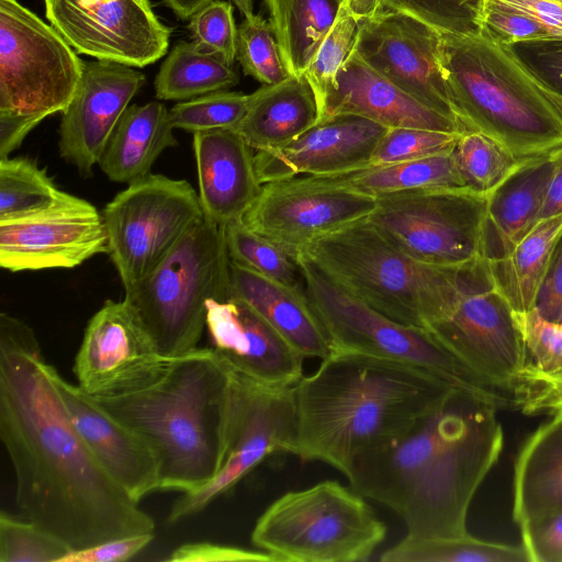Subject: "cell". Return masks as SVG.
Here are the masks:
<instances>
[{
    "instance_id": "1",
    "label": "cell",
    "mask_w": 562,
    "mask_h": 562,
    "mask_svg": "<svg viewBox=\"0 0 562 562\" xmlns=\"http://www.w3.org/2000/svg\"><path fill=\"white\" fill-rule=\"evenodd\" d=\"M33 329L0 314V438L22 516L71 550L144 532L154 519L103 469L75 427Z\"/></svg>"
},
{
    "instance_id": "2",
    "label": "cell",
    "mask_w": 562,
    "mask_h": 562,
    "mask_svg": "<svg viewBox=\"0 0 562 562\" xmlns=\"http://www.w3.org/2000/svg\"><path fill=\"white\" fill-rule=\"evenodd\" d=\"M497 411L451 390L402 435L358 458L349 486L398 515L409 536L469 533L470 505L504 446Z\"/></svg>"
},
{
    "instance_id": "3",
    "label": "cell",
    "mask_w": 562,
    "mask_h": 562,
    "mask_svg": "<svg viewBox=\"0 0 562 562\" xmlns=\"http://www.w3.org/2000/svg\"><path fill=\"white\" fill-rule=\"evenodd\" d=\"M453 389L420 368L333 351L295 385L292 454L347 477L358 458L402 435Z\"/></svg>"
},
{
    "instance_id": "4",
    "label": "cell",
    "mask_w": 562,
    "mask_h": 562,
    "mask_svg": "<svg viewBox=\"0 0 562 562\" xmlns=\"http://www.w3.org/2000/svg\"><path fill=\"white\" fill-rule=\"evenodd\" d=\"M232 374L211 347H198L88 395L153 448L160 490L190 493L209 484L222 465Z\"/></svg>"
},
{
    "instance_id": "5",
    "label": "cell",
    "mask_w": 562,
    "mask_h": 562,
    "mask_svg": "<svg viewBox=\"0 0 562 562\" xmlns=\"http://www.w3.org/2000/svg\"><path fill=\"white\" fill-rule=\"evenodd\" d=\"M439 64L467 131L494 137L526 161L562 151V122L509 46L482 29L441 33Z\"/></svg>"
},
{
    "instance_id": "6",
    "label": "cell",
    "mask_w": 562,
    "mask_h": 562,
    "mask_svg": "<svg viewBox=\"0 0 562 562\" xmlns=\"http://www.w3.org/2000/svg\"><path fill=\"white\" fill-rule=\"evenodd\" d=\"M299 251L362 303L395 322L424 329L450 310L476 267L449 269L417 261L394 247L367 218Z\"/></svg>"
},
{
    "instance_id": "7",
    "label": "cell",
    "mask_w": 562,
    "mask_h": 562,
    "mask_svg": "<svg viewBox=\"0 0 562 562\" xmlns=\"http://www.w3.org/2000/svg\"><path fill=\"white\" fill-rule=\"evenodd\" d=\"M224 226L202 218L144 278L124 288V303L165 358L198 348L206 302L228 297Z\"/></svg>"
},
{
    "instance_id": "8",
    "label": "cell",
    "mask_w": 562,
    "mask_h": 562,
    "mask_svg": "<svg viewBox=\"0 0 562 562\" xmlns=\"http://www.w3.org/2000/svg\"><path fill=\"white\" fill-rule=\"evenodd\" d=\"M85 64L53 25L18 0H0V158L64 112Z\"/></svg>"
},
{
    "instance_id": "9",
    "label": "cell",
    "mask_w": 562,
    "mask_h": 562,
    "mask_svg": "<svg viewBox=\"0 0 562 562\" xmlns=\"http://www.w3.org/2000/svg\"><path fill=\"white\" fill-rule=\"evenodd\" d=\"M386 530L364 496L326 480L273 501L258 517L250 540L274 562H364Z\"/></svg>"
},
{
    "instance_id": "10",
    "label": "cell",
    "mask_w": 562,
    "mask_h": 562,
    "mask_svg": "<svg viewBox=\"0 0 562 562\" xmlns=\"http://www.w3.org/2000/svg\"><path fill=\"white\" fill-rule=\"evenodd\" d=\"M296 258L305 278L306 295L333 351L356 352L420 368L498 409L513 408L510 394L480 379L427 329L401 324L379 313L340 288L304 252L297 251Z\"/></svg>"
},
{
    "instance_id": "11",
    "label": "cell",
    "mask_w": 562,
    "mask_h": 562,
    "mask_svg": "<svg viewBox=\"0 0 562 562\" xmlns=\"http://www.w3.org/2000/svg\"><path fill=\"white\" fill-rule=\"evenodd\" d=\"M376 200L368 222L407 256L449 269H469L484 261L486 199L470 190L428 188Z\"/></svg>"
},
{
    "instance_id": "12",
    "label": "cell",
    "mask_w": 562,
    "mask_h": 562,
    "mask_svg": "<svg viewBox=\"0 0 562 562\" xmlns=\"http://www.w3.org/2000/svg\"><path fill=\"white\" fill-rule=\"evenodd\" d=\"M102 217L106 254L127 288L149 273L204 216L188 181L149 173L117 193Z\"/></svg>"
},
{
    "instance_id": "13",
    "label": "cell",
    "mask_w": 562,
    "mask_h": 562,
    "mask_svg": "<svg viewBox=\"0 0 562 562\" xmlns=\"http://www.w3.org/2000/svg\"><path fill=\"white\" fill-rule=\"evenodd\" d=\"M295 385H266L233 370L220 471L202 488L182 493L170 509L169 524L202 512L269 454L293 452L297 423Z\"/></svg>"
},
{
    "instance_id": "14",
    "label": "cell",
    "mask_w": 562,
    "mask_h": 562,
    "mask_svg": "<svg viewBox=\"0 0 562 562\" xmlns=\"http://www.w3.org/2000/svg\"><path fill=\"white\" fill-rule=\"evenodd\" d=\"M427 330L480 379L512 396L528 356L513 311L491 282L484 261L472 269L450 310Z\"/></svg>"
},
{
    "instance_id": "15",
    "label": "cell",
    "mask_w": 562,
    "mask_h": 562,
    "mask_svg": "<svg viewBox=\"0 0 562 562\" xmlns=\"http://www.w3.org/2000/svg\"><path fill=\"white\" fill-rule=\"evenodd\" d=\"M376 203L375 196L302 176L263 183L241 222L296 255L313 240L367 218Z\"/></svg>"
},
{
    "instance_id": "16",
    "label": "cell",
    "mask_w": 562,
    "mask_h": 562,
    "mask_svg": "<svg viewBox=\"0 0 562 562\" xmlns=\"http://www.w3.org/2000/svg\"><path fill=\"white\" fill-rule=\"evenodd\" d=\"M45 14L79 54L143 68L168 49L171 29L149 0H44Z\"/></svg>"
},
{
    "instance_id": "17",
    "label": "cell",
    "mask_w": 562,
    "mask_h": 562,
    "mask_svg": "<svg viewBox=\"0 0 562 562\" xmlns=\"http://www.w3.org/2000/svg\"><path fill=\"white\" fill-rule=\"evenodd\" d=\"M440 38L439 31L416 18L379 9L359 22L353 52L417 102L464 128L441 74Z\"/></svg>"
},
{
    "instance_id": "18",
    "label": "cell",
    "mask_w": 562,
    "mask_h": 562,
    "mask_svg": "<svg viewBox=\"0 0 562 562\" xmlns=\"http://www.w3.org/2000/svg\"><path fill=\"white\" fill-rule=\"evenodd\" d=\"M106 250L102 213L65 191L47 209L0 222V266L11 272L70 269Z\"/></svg>"
},
{
    "instance_id": "19",
    "label": "cell",
    "mask_w": 562,
    "mask_h": 562,
    "mask_svg": "<svg viewBox=\"0 0 562 562\" xmlns=\"http://www.w3.org/2000/svg\"><path fill=\"white\" fill-rule=\"evenodd\" d=\"M144 82V74L135 67L99 59L85 64L58 131L60 157L83 178L92 176L94 165Z\"/></svg>"
},
{
    "instance_id": "20",
    "label": "cell",
    "mask_w": 562,
    "mask_h": 562,
    "mask_svg": "<svg viewBox=\"0 0 562 562\" xmlns=\"http://www.w3.org/2000/svg\"><path fill=\"white\" fill-rule=\"evenodd\" d=\"M389 127L355 114H336L286 145L256 151L261 184L295 177H327L367 167Z\"/></svg>"
},
{
    "instance_id": "21",
    "label": "cell",
    "mask_w": 562,
    "mask_h": 562,
    "mask_svg": "<svg viewBox=\"0 0 562 562\" xmlns=\"http://www.w3.org/2000/svg\"><path fill=\"white\" fill-rule=\"evenodd\" d=\"M211 347L232 370L271 386L295 385L305 357L238 297L206 302Z\"/></svg>"
},
{
    "instance_id": "22",
    "label": "cell",
    "mask_w": 562,
    "mask_h": 562,
    "mask_svg": "<svg viewBox=\"0 0 562 562\" xmlns=\"http://www.w3.org/2000/svg\"><path fill=\"white\" fill-rule=\"evenodd\" d=\"M67 412L108 474L137 503L160 490L158 459L148 442L56 371Z\"/></svg>"
},
{
    "instance_id": "23",
    "label": "cell",
    "mask_w": 562,
    "mask_h": 562,
    "mask_svg": "<svg viewBox=\"0 0 562 562\" xmlns=\"http://www.w3.org/2000/svg\"><path fill=\"white\" fill-rule=\"evenodd\" d=\"M161 358L124 301L108 300L86 326L72 372L79 387L94 394L135 378Z\"/></svg>"
},
{
    "instance_id": "24",
    "label": "cell",
    "mask_w": 562,
    "mask_h": 562,
    "mask_svg": "<svg viewBox=\"0 0 562 562\" xmlns=\"http://www.w3.org/2000/svg\"><path fill=\"white\" fill-rule=\"evenodd\" d=\"M318 110L319 120L336 114H355L389 128L465 132L456 121L429 110L391 83L355 52L339 68Z\"/></svg>"
},
{
    "instance_id": "25",
    "label": "cell",
    "mask_w": 562,
    "mask_h": 562,
    "mask_svg": "<svg viewBox=\"0 0 562 562\" xmlns=\"http://www.w3.org/2000/svg\"><path fill=\"white\" fill-rule=\"evenodd\" d=\"M203 216L221 226L241 220L258 195L252 148L236 128L193 134Z\"/></svg>"
},
{
    "instance_id": "26",
    "label": "cell",
    "mask_w": 562,
    "mask_h": 562,
    "mask_svg": "<svg viewBox=\"0 0 562 562\" xmlns=\"http://www.w3.org/2000/svg\"><path fill=\"white\" fill-rule=\"evenodd\" d=\"M231 296L249 304L305 358L323 360L333 352L328 335L306 293L229 260Z\"/></svg>"
},
{
    "instance_id": "27",
    "label": "cell",
    "mask_w": 562,
    "mask_h": 562,
    "mask_svg": "<svg viewBox=\"0 0 562 562\" xmlns=\"http://www.w3.org/2000/svg\"><path fill=\"white\" fill-rule=\"evenodd\" d=\"M562 510V419L539 425L522 442L513 472L512 517L520 530Z\"/></svg>"
},
{
    "instance_id": "28",
    "label": "cell",
    "mask_w": 562,
    "mask_h": 562,
    "mask_svg": "<svg viewBox=\"0 0 562 562\" xmlns=\"http://www.w3.org/2000/svg\"><path fill=\"white\" fill-rule=\"evenodd\" d=\"M318 120L316 95L307 78L290 76L249 94L236 130L254 150H270L294 140Z\"/></svg>"
},
{
    "instance_id": "29",
    "label": "cell",
    "mask_w": 562,
    "mask_h": 562,
    "mask_svg": "<svg viewBox=\"0 0 562 562\" xmlns=\"http://www.w3.org/2000/svg\"><path fill=\"white\" fill-rule=\"evenodd\" d=\"M553 157L521 167L485 201L484 260L508 252L538 222Z\"/></svg>"
},
{
    "instance_id": "30",
    "label": "cell",
    "mask_w": 562,
    "mask_h": 562,
    "mask_svg": "<svg viewBox=\"0 0 562 562\" xmlns=\"http://www.w3.org/2000/svg\"><path fill=\"white\" fill-rule=\"evenodd\" d=\"M169 110L159 101L132 104L124 112L99 160L113 182L132 183L150 173L158 157L176 147Z\"/></svg>"
},
{
    "instance_id": "31",
    "label": "cell",
    "mask_w": 562,
    "mask_h": 562,
    "mask_svg": "<svg viewBox=\"0 0 562 562\" xmlns=\"http://www.w3.org/2000/svg\"><path fill=\"white\" fill-rule=\"evenodd\" d=\"M561 238L562 213L538 222L502 257L484 260L491 282L513 312L536 307Z\"/></svg>"
},
{
    "instance_id": "32",
    "label": "cell",
    "mask_w": 562,
    "mask_h": 562,
    "mask_svg": "<svg viewBox=\"0 0 562 562\" xmlns=\"http://www.w3.org/2000/svg\"><path fill=\"white\" fill-rule=\"evenodd\" d=\"M346 0H265L283 61L303 76Z\"/></svg>"
},
{
    "instance_id": "33",
    "label": "cell",
    "mask_w": 562,
    "mask_h": 562,
    "mask_svg": "<svg viewBox=\"0 0 562 562\" xmlns=\"http://www.w3.org/2000/svg\"><path fill=\"white\" fill-rule=\"evenodd\" d=\"M315 178L375 198L428 188L472 191L464 182L452 151L416 160L367 166L340 175Z\"/></svg>"
},
{
    "instance_id": "34",
    "label": "cell",
    "mask_w": 562,
    "mask_h": 562,
    "mask_svg": "<svg viewBox=\"0 0 562 562\" xmlns=\"http://www.w3.org/2000/svg\"><path fill=\"white\" fill-rule=\"evenodd\" d=\"M238 81L233 65L200 50L194 42L182 41L161 64L154 87L158 100L186 101L227 90Z\"/></svg>"
},
{
    "instance_id": "35",
    "label": "cell",
    "mask_w": 562,
    "mask_h": 562,
    "mask_svg": "<svg viewBox=\"0 0 562 562\" xmlns=\"http://www.w3.org/2000/svg\"><path fill=\"white\" fill-rule=\"evenodd\" d=\"M383 562H529L525 547L460 537L420 538L406 535L383 551Z\"/></svg>"
},
{
    "instance_id": "36",
    "label": "cell",
    "mask_w": 562,
    "mask_h": 562,
    "mask_svg": "<svg viewBox=\"0 0 562 562\" xmlns=\"http://www.w3.org/2000/svg\"><path fill=\"white\" fill-rule=\"evenodd\" d=\"M452 153L467 186L484 199L521 167L532 162L517 157L494 137L474 130L459 135Z\"/></svg>"
},
{
    "instance_id": "37",
    "label": "cell",
    "mask_w": 562,
    "mask_h": 562,
    "mask_svg": "<svg viewBox=\"0 0 562 562\" xmlns=\"http://www.w3.org/2000/svg\"><path fill=\"white\" fill-rule=\"evenodd\" d=\"M229 260L288 288L306 293L296 255L250 231L241 220L224 226Z\"/></svg>"
},
{
    "instance_id": "38",
    "label": "cell",
    "mask_w": 562,
    "mask_h": 562,
    "mask_svg": "<svg viewBox=\"0 0 562 562\" xmlns=\"http://www.w3.org/2000/svg\"><path fill=\"white\" fill-rule=\"evenodd\" d=\"M63 193L45 169L29 158H0V222L49 207Z\"/></svg>"
},
{
    "instance_id": "39",
    "label": "cell",
    "mask_w": 562,
    "mask_h": 562,
    "mask_svg": "<svg viewBox=\"0 0 562 562\" xmlns=\"http://www.w3.org/2000/svg\"><path fill=\"white\" fill-rule=\"evenodd\" d=\"M245 75L262 85H274L290 77L270 22L254 15L237 27V52Z\"/></svg>"
},
{
    "instance_id": "40",
    "label": "cell",
    "mask_w": 562,
    "mask_h": 562,
    "mask_svg": "<svg viewBox=\"0 0 562 562\" xmlns=\"http://www.w3.org/2000/svg\"><path fill=\"white\" fill-rule=\"evenodd\" d=\"M249 94L236 91H215L190 100L179 101L169 110L173 128L189 133L218 128H236L246 114Z\"/></svg>"
},
{
    "instance_id": "41",
    "label": "cell",
    "mask_w": 562,
    "mask_h": 562,
    "mask_svg": "<svg viewBox=\"0 0 562 562\" xmlns=\"http://www.w3.org/2000/svg\"><path fill=\"white\" fill-rule=\"evenodd\" d=\"M71 551L63 540L29 519L0 514V562H60Z\"/></svg>"
},
{
    "instance_id": "42",
    "label": "cell",
    "mask_w": 562,
    "mask_h": 562,
    "mask_svg": "<svg viewBox=\"0 0 562 562\" xmlns=\"http://www.w3.org/2000/svg\"><path fill=\"white\" fill-rule=\"evenodd\" d=\"M379 9L416 18L440 33L472 34L481 30L484 0H378Z\"/></svg>"
},
{
    "instance_id": "43",
    "label": "cell",
    "mask_w": 562,
    "mask_h": 562,
    "mask_svg": "<svg viewBox=\"0 0 562 562\" xmlns=\"http://www.w3.org/2000/svg\"><path fill=\"white\" fill-rule=\"evenodd\" d=\"M460 134L415 127H391L381 138L368 166L416 160L452 151Z\"/></svg>"
},
{
    "instance_id": "44",
    "label": "cell",
    "mask_w": 562,
    "mask_h": 562,
    "mask_svg": "<svg viewBox=\"0 0 562 562\" xmlns=\"http://www.w3.org/2000/svg\"><path fill=\"white\" fill-rule=\"evenodd\" d=\"M196 47L234 65L237 52V26L229 1L214 0L198 11L189 22Z\"/></svg>"
},
{
    "instance_id": "45",
    "label": "cell",
    "mask_w": 562,
    "mask_h": 562,
    "mask_svg": "<svg viewBox=\"0 0 562 562\" xmlns=\"http://www.w3.org/2000/svg\"><path fill=\"white\" fill-rule=\"evenodd\" d=\"M528 363L540 371L562 369V323L543 317L536 308L513 312Z\"/></svg>"
},
{
    "instance_id": "46",
    "label": "cell",
    "mask_w": 562,
    "mask_h": 562,
    "mask_svg": "<svg viewBox=\"0 0 562 562\" xmlns=\"http://www.w3.org/2000/svg\"><path fill=\"white\" fill-rule=\"evenodd\" d=\"M513 409L562 419V369L540 371L529 363L512 389Z\"/></svg>"
},
{
    "instance_id": "47",
    "label": "cell",
    "mask_w": 562,
    "mask_h": 562,
    "mask_svg": "<svg viewBox=\"0 0 562 562\" xmlns=\"http://www.w3.org/2000/svg\"><path fill=\"white\" fill-rule=\"evenodd\" d=\"M481 29L507 46L525 41L554 40L531 16L497 0H484Z\"/></svg>"
},
{
    "instance_id": "48",
    "label": "cell",
    "mask_w": 562,
    "mask_h": 562,
    "mask_svg": "<svg viewBox=\"0 0 562 562\" xmlns=\"http://www.w3.org/2000/svg\"><path fill=\"white\" fill-rule=\"evenodd\" d=\"M509 48L535 80L562 95V40L525 41Z\"/></svg>"
},
{
    "instance_id": "49",
    "label": "cell",
    "mask_w": 562,
    "mask_h": 562,
    "mask_svg": "<svg viewBox=\"0 0 562 562\" xmlns=\"http://www.w3.org/2000/svg\"><path fill=\"white\" fill-rule=\"evenodd\" d=\"M519 531L529 562H562V510Z\"/></svg>"
},
{
    "instance_id": "50",
    "label": "cell",
    "mask_w": 562,
    "mask_h": 562,
    "mask_svg": "<svg viewBox=\"0 0 562 562\" xmlns=\"http://www.w3.org/2000/svg\"><path fill=\"white\" fill-rule=\"evenodd\" d=\"M155 538V532H144L113 538L101 543L75 549L60 562H122L127 561L145 549Z\"/></svg>"
},
{
    "instance_id": "51",
    "label": "cell",
    "mask_w": 562,
    "mask_h": 562,
    "mask_svg": "<svg viewBox=\"0 0 562 562\" xmlns=\"http://www.w3.org/2000/svg\"><path fill=\"white\" fill-rule=\"evenodd\" d=\"M166 561L171 562H274L263 551H252L238 547L212 542H190L176 548Z\"/></svg>"
},
{
    "instance_id": "52",
    "label": "cell",
    "mask_w": 562,
    "mask_h": 562,
    "mask_svg": "<svg viewBox=\"0 0 562 562\" xmlns=\"http://www.w3.org/2000/svg\"><path fill=\"white\" fill-rule=\"evenodd\" d=\"M535 308L543 317L553 321L562 308V238L555 249Z\"/></svg>"
},
{
    "instance_id": "53",
    "label": "cell",
    "mask_w": 562,
    "mask_h": 562,
    "mask_svg": "<svg viewBox=\"0 0 562 562\" xmlns=\"http://www.w3.org/2000/svg\"><path fill=\"white\" fill-rule=\"evenodd\" d=\"M539 22L554 40H562V3L554 0H497Z\"/></svg>"
},
{
    "instance_id": "54",
    "label": "cell",
    "mask_w": 562,
    "mask_h": 562,
    "mask_svg": "<svg viewBox=\"0 0 562 562\" xmlns=\"http://www.w3.org/2000/svg\"><path fill=\"white\" fill-rule=\"evenodd\" d=\"M562 213V151L553 157V169L547 188L541 220Z\"/></svg>"
},
{
    "instance_id": "55",
    "label": "cell",
    "mask_w": 562,
    "mask_h": 562,
    "mask_svg": "<svg viewBox=\"0 0 562 562\" xmlns=\"http://www.w3.org/2000/svg\"><path fill=\"white\" fill-rule=\"evenodd\" d=\"M179 20H190L198 11L214 0H164Z\"/></svg>"
},
{
    "instance_id": "56",
    "label": "cell",
    "mask_w": 562,
    "mask_h": 562,
    "mask_svg": "<svg viewBox=\"0 0 562 562\" xmlns=\"http://www.w3.org/2000/svg\"><path fill=\"white\" fill-rule=\"evenodd\" d=\"M532 80H533L537 89L539 90V92L547 100V102L550 104L551 109L555 112V114L562 122V95L551 91L550 89L542 86L533 78H532Z\"/></svg>"
},
{
    "instance_id": "57",
    "label": "cell",
    "mask_w": 562,
    "mask_h": 562,
    "mask_svg": "<svg viewBox=\"0 0 562 562\" xmlns=\"http://www.w3.org/2000/svg\"><path fill=\"white\" fill-rule=\"evenodd\" d=\"M239 12L243 14L244 19H249L254 16V0H232Z\"/></svg>"
},
{
    "instance_id": "58",
    "label": "cell",
    "mask_w": 562,
    "mask_h": 562,
    "mask_svg": "<svg viewBox=\"0 0 562 562\" xmlns=\"http://www.w3.org/2000/svg\"><path fill=\"white\" fill-rule=\"evenodd\" d=\"M554 1H558V2L562 3V0H554Z\"/></svg>"
}]
</instances>
